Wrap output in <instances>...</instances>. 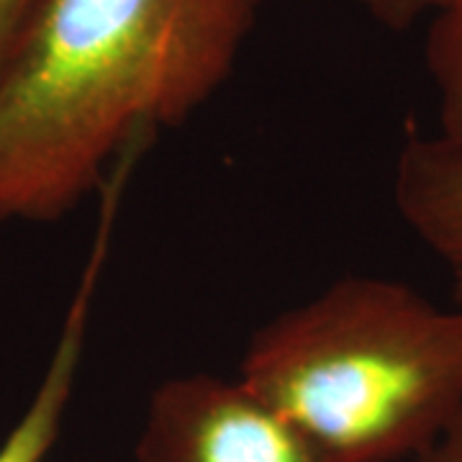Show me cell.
<instances>
[{
  "mask_svg": "<svg viewBox=\"0 0 462 462\" xmlns=\"http://www.w3.org/2000/svg\"><path fill=\"white\" fill-rule=\"evenodd\" d=\"M264 0H36L0 62V224H51L231 78Z\"/></svg>",
  "mask_w": 462,
  "mask_h": 462,
  "instance_id": "cell-1",
  "label": "cell"
},
{
  "mask_svg": "<svg viewBox=\"0 0 462 462\" xmlns=\"http://www.w3.org/2000/svg\"><path fill=\"white\" fill-rule=\"evenodd\" d=\"M236 378L324 462H409L462 413V306L346 275L254 331Z\"/></svg>",
  "mask_w": 462,
  "mask_h": 462,
  "instance_id": "cell-2",
  "label": "cell"
},
{
  "mask_svg": "<svg viewBox=\"0 0 462 462\" xmlns=\"http://www.w3.org/2000/svg\"><path fill=\"white\" fill-rule=\"evenodd\" d=\"M136 462H324L239 378L188 373L149 396Z\"/></svg>",
  "mask_w": 462,
  "mask_h": 462,
  "instance_id": "cell-3",
  "label": "cell"
},
{
  "mask_svg": "<svg viewBox=\"0 0 462 462\" xmlns=\"http://www.w3.org/2000/svg\"><path fill=\"white\" fill-rule=\"evenodd\" d=\"M129 185L132 182L124 175H116L98 193L96 231H93L90 247L85 254L75 293L69 298L65 319L60 324L54 352L44 367V375L39 380L29 406L23 409L16 424L0 442V462H47L60 439L67 409H69L75 388H78L100 282H103L106 264L114 252L116 229H118L124 196H126Z\"/></svg>",
  "mask_w": 462,
  "mask_h": 462,
  "instance_id": "cell-4",
  "label": "cell"
},
{
  "mask_svg": "<svg viewBox=\"0 0 462 462\" xmlns=\"http://www.w3.org/2000/svg\"><path fill=\"white\" fill-rule=\"evenodd\" d=\"M393 203L413 236L445 267L462 306V136L403 139L393 167Z\"/></svg>",
  "mask_w": 462,
  "mask_h": 462,
  "instance_id": "cell-5",
  "label": "cell"
},
{
  "mask_svg": "<svg viewBox=\"0 0 462 462\" xmlns=\"http://www.w3.org/2000/svg\"><path fill=\"white\" fill-rule=\"evenodd\" d=\"M427 69L437 98V132L462 136V0L430 21Z\"/></svg>",
  "mask_w": 462,
  "mask_h": 462,
  "instance_id": "cell-6",
  "label": "cell"
},
{
  "mask_svg": "<svg viewBox=\"0 0 462 462\" xmlns=\"http://www.w3.org/2000/svg\"><path fill=\"white\" fill-rule=\"evenodd\" d=\"M370 16L388 29H411L419 21H431L447 0H355Z\"/></svg>",
  "mask_w": 462,
  "mask_h": 462,
  "instance_id": "cell-7",
  "label": "cell"
},
{
  "mask_svg": "<svg viewBox=\"0 0 462 462\" xmlns=\"http://www.w3.org/2000/svg\"><path fill=\"white\" fill-rule=\"evenodd\" d=\"M409 462H462V413L430 449Z\"/></svg>",
  "mask_w": 462,
  "mask_h": 462,
  "instance_id": "cell-8",
  "label": "cell"
},
{
  "mask_svg": "<svg viewBox=\"0 0 462 462\" xmlns=\"http://www.w3.org/2000/svg\"><path fill=\"white\" fill-rule=\"evenodd\" d=\"M36 0H0V62Z\"/></svg>",
  "mask_w": 462,
  "mask_h": 462,
  "instance_id": "cell-9",
  "label": "cell"
}]
</instances>
